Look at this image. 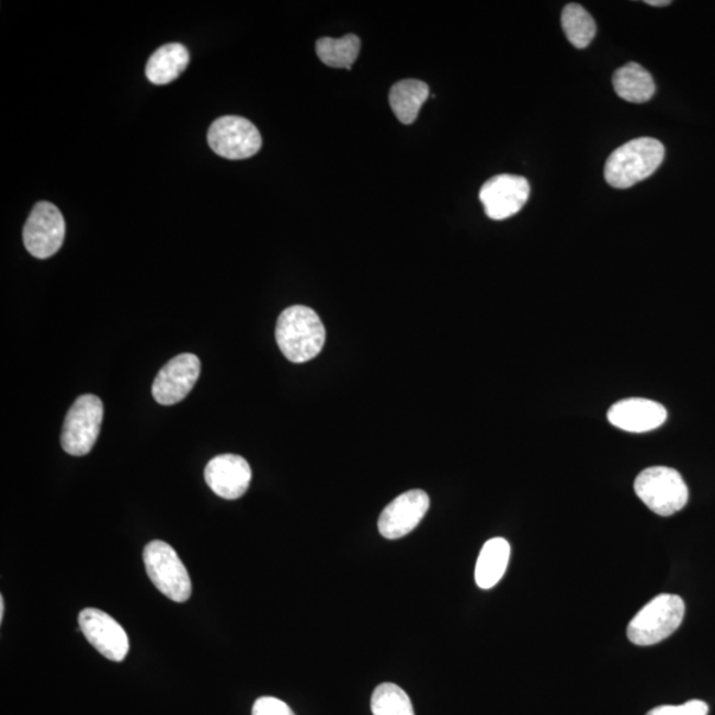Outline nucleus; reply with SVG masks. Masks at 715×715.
Listing matches in <instances>:
<instances>
[{"label":"nucleus","mask_w":715,"mask_h":715,"mask_svg":"<svg viewBox=\"0 0 715 715\" xmlns=\"http://www.w3.org/2000/svg\"><path fill=\"white\" fill-rule=\"evenodd\" d=\"M281 353L293 363H305L321 353L327 330L321 318L308 306L295 305L281 313L276 325Z\"/></svg>","instance_id":"f257e3e1"},{"label":"nucleus","mask_w":715,"mask_h":715,"mask_svg":"<svg viewBox=\"0 0 715 715\" xmlns=\"http://www.w3.org/2000/svg\"><path fill=\"white\" fill-rule=\"evenodd\" d=\"M666 148L655 138H637L617 148L606 159L604 177L615 189H629L660 168Z\"/></svg>","instance_id":"f03ea898"},{"label":"nucleus","mask_w":715,"mask_h":715,"mask_svg":"<svg viewBox=\"0 0 715 715\" xmlns=\"http://www.w3.org/2000/svg\"><path fill=\"white\" fill-rule=\"evenodd\" d=\"M684 615V600L670 593H662L650 600L632 618L627 629L629 642L640 647L655 646L680 628Z\"/></svg>","instance_id":"7ed1b4c3"},{"label":"nucleus","mask_w":715,"mask_h":715,"mask_svg":"<svg viewBox=\"0 0 715 715\" xmlns=\"http://www.w3.org/2000/svg\"><path fill=\"white\" fill-rule=\"evenodd\" d=\"M638 498L661 517L673 515L684 509L689 489L684 478L676 469L652 467L643 470L635 481Z\"/></svg>","instance_id":"20e7f679"},{"label":"nucleus","mask_w":715,"mask_h":715,"mask_svg":"<svg viewBox=\"0 0 715 715\" xmlns=\"http://www.w3.org/2000/svg\"><path fill=\"white\" fill-rule=\"evenodd\" d=\"M144 561L146 572L159 592L172 602H188L193 586L188 568L174 548L163 541H152L145 547Z\"/></svg>","instance_id":"39448f33"},{"label":"nucleus","mask_w":715,"mask_h":715,"mask_svg":"<svg viewBox=\"0 0 715 715\" xmlns=\"http://www.w3.org/2000/svg\"><path fill=\"white\" fill-rule=\"evenodd\" d=\"M104 406L95 395H82L69 408L61 432L63 450L72 456H86L100 436Z\"/></svg>","instance_id":"423d86ee"},{"label":"nucleus","mask_w":715,"mask_h":715,"mask_svg":"<svg viewBox=\"0 0 715 715\" xmlns=\"http://www.w3.org/2000/svg\"><path fill=\"white\" fill-rule=\"evenodd\" d=\"M66 238V222L53 203H37L23 229L24 247L36 259H48L59 252Z\"/></svg>","instance_id":"0eeeda50"},{"label":"nucleus","mask_w":715,"mask_h":715,"mask_svg":"<svg viewBox=\"0 0 715 715\" xmlns=\"http://www.w3.org/2000/svg\"><path fill=\"white\" fill-rule=\"evenodd\" d=\"M208 144L216 155L227 159H247L263 145L258 127L238 116L220 117L211 125Z\"/></svg>","instance_id":"6e6552de"},{"label":"nucleus","mask_w":715,"mask_h":715,"mask_svg":"<svg viewBox=\"0 0 715 715\" xmlns=\"http://www.w3.org/2000/svg\"><path fill=\"white\" fill-rule=\"evenodd\" d=\"M201 375V361L194 354H181L159 370L152 383V397L162 406H172L186 399Z\"/></svg>","instance_id":"1a4fd4ad"},{"label":"nucleus","mask_w":715,"mask_h":715,"mask_svg":"<svg viewBox=\"0 0 715 715\" xmlns=\"http://www.w3.org/2000/svg\"><path fill=\"white\" fill-rule=\"evenodd\" d=\"M529 195L527 179L512 174L490 178L480 190L485 214L493 220H506L519 214L529 201Z\"/></svg>","instance_id":"9d476101"},{"label":"nucleus","mask_w":715,"mask_h":715,"mask_svg":"<svg viewBox=\"0 0 715 715\" xmlns=\"http://www.w3.org/2000/svg\"><path fill=\"white\" fill-rule=\"evenodd\" d=\"M79 624L87 640L107 660H125L130 648L129 637L111 615L101 610L87 609L80 612Z\"/></svg>","instance_id":"9b49d317"},{"label":"nucleus","mask_w":715,"mask_h":715,"mask_svg":"<svg viewBox=\"0 0 715 715\" xmlns=\"http://www.w3.org/2000/svg\"><path fill=\"white\" fill-rule=\"evenodd\" d=\"M430 509V497L423 490H410L395 498L383 510L379 532L387 540L404 538L419 525Z\"/></svg>","instance_id":"f8f14e48"},{"label":"nucleus","mask_w":715,"mask_h":715,"mask_svg":"<svg viewBox=\"0 0 715 715\" xmlns=\"http://www.w3.org/2000/svg\"><path fill=\"white\" fill-rule=\"evenodd\" d=\"M204 480L211 490L225 500H238L246 495L252 480V469L245 457L220 455L204 469Z\"/></svg>","instance_id":"ddd939ff"},{"label":"nucleus","mask_w":715,"mask_h":715,"mask_svg":"<svg viewBox=\"0 0 715 715\" xmlns=\"http://www.w3.org/2000/svg\"><path fill=\"white\" fill-rule=\"evenodd\" d=\"M610 423L623 431L644 433L657 430L668 418L666 407L657 401L631 398L617 401L610 408Z\"/></svg>","instance_id":"4468645a"},{"label":"nucleus","mask_w":715,"mask_h":715,"mask_svg":"<svg viewBox=\"0 0 715 715\" xmlns=\"http://www.w3.org/2000/svg\"><path fill=\"white\" fill-rule=\"evenodd\" d=\"M510 559V545L507 540L491 538L478 555L475 578L483 590H490L506 576Z\"/></svg>","instance_id":"2eb2a0df"},{"label":"nucleus","mask_w":715,"mask_h":715,"mask_svg":"<svg viewBox=\"0 0 715 715\" xmlns=\"http://www.w3.org/2000/svg\"><path fill=\"white\" fill-rule=\"evenodd\" d=\"M618 98L632 104H644L654 98L656 86L652 75L637 63L618 68L612 78Z\"/></svg>","instance_id":"dca6fc26"},{"label":"nucleus","mask_w":715,"mask_h":715,"mask_svg":"<svg viewBox=\"0 0 715 715\" xmlns=\"http://www.w3.org/2000/svg\"><path fill=\"white\" fill-rule=\"evenodd\" d=\"M190 61L186 47L172 43L156 50L146 66V76L156 86L169 84L184 72Z\"/></svg>","instance_id":"f3484780"},{"label":"nucleus","mask_w":715,"mask_h":715,"mask_svg":"<svg viewBox=\"0 0 715 715\" xmlns=\"http://www.w3.org/2000/svg\"><path fill=\"white\" fill-rule=\"evenodd\" d=\"M430 98V87L420 80H401L389 92V105L401 124L411 125Z\"/></svg>","instance_id":"a211bd4d"},{"label":"nucleus","mask_w":715,"mask_h":715,"mask_svg":"<svg viewBox=\"0 0 715 715\" xmlns=\"http://www.w3.org/2000/svg\"><path fill=\"white\" fill-rule=\"evenodd\" d=\"M561 27L567 41L578 49L589 47L597 35L595 21L582 5L577 3L567 4L561 12Z\"/></svg>","instance_id":"6ab92c4d"},{"label":"nucleus","mask_w":715,"mask_h":715,"mask_svg":"<svg viewBox=\"0 0 715 715\" xmlns=\"http://www.w3.org/2000/svg\"><path fill=\"white\" fill-rule=\"evenodd\" d=\"M361 50L360 37L347 35L341 39L322 37L317 42V55L319 60L331 68L350 69L356 60Z\"/></svg>","instance_id":"aec40b11"},{"label":"nucleus","mask_w":715,"mask_h":715,"mask_svg":"<svg viewBox=\"0 0 715 715\" xmlns=\"http://www.w3.org/2000/svg\"><path fill=\"white\" fill-rule=\"evenodd\" d=\"M372 712L374 715H415L411 699L404 689L391 682L376 686Z\"/></svg>","instance_id":"412c9836"},{"label":"nucleus","mask_w":715,"mask_h":715,"mask_svg":"<svg viewBox=\"0 0 715 715\" xmlns=\"http://www.w3.org/2000/svg\"><path fill=\"white\" fill-rule=\"evenodd\" d=\"M706 702L693 700L682 705H662L652 708L647 715H707Z\"/></svg>","instance_id":"4be33fe9"},{"label":"nucleus","mask_w":715,"mask_h":715,"mask_svg":"<svg viewBox=\"0 0 715 715\" xmlns=\"http://www.w3.org/2000/svg\"><path fill=\"white\" fill-rule=\"evenodd\" d=\"M252 715H296L284 701L274 697H261L254 702Z\"/></svg>","instance_id":"5701e85b"},{"label":"nucleus","mask_w":715,"mask_h":715,"mask_svg":"<svg viewBox=\"0 0 715 715\" xmlns=\"http://www.w3.org/2000/svg\"><path fill=\"white\" fill-rule=\"evenodd\" d=\"M648 5H654V8H663V5H669L672 2L669 0H647Z\"/></svg>","instance_id":"b1692460"},{"label":"nucleus","mask_w":715,"mask_h":715,"mask_svg":"<svg viewBox=\"0 0 715 715\" xmlns=\"http://www.w3.org/2000/svg\"><path fill=\"white\" fill-rule=\"evenodd\" d=\"M4 617V599L0 598V622H3Z\"/></svg>","instance_id":"393cba45"}]
</instances>
